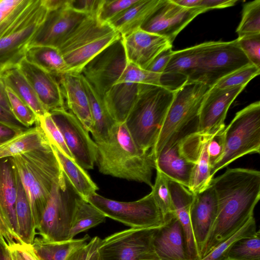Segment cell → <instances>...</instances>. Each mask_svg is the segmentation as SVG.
Wrapping results in <instances>:
<instances>
[{
	"instance_id": "obj_1",
	"label": "cell",
	"mask_w": 260,
	"mask_h": 260,
	"mask_svg": "<svg viewBox=\"0 0 260 260\" xmlns=\"http://www.w3.org/2000/svg\"><path fill=\"white\" fill-rule=\"evenodd\" d=\"M217 199L215 219L200 253V259L254 216L260 199V172L230 168L211 181Z\"/></svg>"
},
{
	"instance_id": "obj_2",
	"label": "cell",
	"mask_w": 260,
	"mask_h": 260,
	"mask_svg": "<svg viewBox=\"0 0 260 260\" xmlns=\"http://www.w3.org/2000/svg\"><path fill=\"white\" fill-rule=\"evenodd\" d=\"M95 143L101 173L143 183L152 188L154 158L150 150H143L137 145L124 122L116 123L106 140Z\"/></svg>"
},
{
	"instance_id": "obj_3",
	"label": "cell",
	"mask_w": 260,
	"mask_h": 260,
	"mask_svg": "<svg viewBox=\"0 0 260 260\" xmlns=\"http://www.w3.org/2000/svg\"><path fill=\"white\" fill-rule=\"evenodd\" d=\"M8 158L24 188L37 229L53 184L62 171L61 166L50 143Z\"/></svg>"
},
{
	"instance_id": "obj_4",
	"label": "cell",
	"mask_w": 260,
	"mask_h": 260,
	"mask_svg": "<svg viewBox=\"0 0 260 260\" xmlns=\"http://www.w3.org/2000/svg\"><path fill=\"white\" fill-rule=\"evenodd\" d=\"M174 93L162 86L139 84L137 98L124 123L140 149L150 151L155 145Z\"/></svg>"
},
{
	"instance_id": "obj_5",
	"label": "cell",
	"mask_w": 260,
	"mask_h": 260,
	"mask_svg": "<svg viewBox=\"0 0 260 260\" xmlns=\"http://www.w3.org/2000/svg\"><path fill=\"white\" fill-rule=\"evenodd\" d=\"M122 37L110 24L87 16L58 47L69 73L80 74L84 67L105 48Z\"/></svg>"
},
{
	"instance_id": "obj_6",
	"label": "cell",
	"mask_w": 260,
	"mask_h": 260,
	"mask_svg": "<svg viewBox=\"0 0 260 260\" xmlns=\"http://www.w3.org/2000/svg\"><path fill=\"white\" fill-rule=\"evenodd\" d=\"M82 199L61 171L53 184L37 227L42 237L51 242L69 240L76 210Z\"/></svg>"
},
{
	"instance_id": "obj_7",
	"label": "cell",
	"mask_w": 260,
	"mask_h": 260,
	"mask_svg": "<svg viewBox=\"0 0 260 260\" xmlns=\"http://www.w3.org/2000/svg\"><path fill=\"white\" fill-rule=\"evenodd\" d=\"M211 87L198 82L186 81L175 91L173 101L150 151L154 158L166 146L187 134L188 126L198 121L202 102Z\"/></svg>"
},
{
	"instance_id": "obj_8",
	"label": "cell",
	"mask_w": 260,
	"mask_h": 260,
	"mask_svg": "<svg viewBox=\"0 0 260 260\" xmlns=\"http://www.w3.org/2000/svg\"><path fill=\"white\" fill-rule=\"evenodd\" d=\"M260 102L238 111L224 128V150L220 160L211 169V175L246 154L259 153Z\"/></svg>"
},
{
	"instance_id": "obj_9",
	"label": "cell",
	"mask_w": 260,
	"mask_h": 260,
	"mask_svg": "<svg viewBox=\"0 0 260 260\" xmlns=\"http://www.w3.org/2000/svg\"><path fill=\"white\" fill-rule=\"evenodd\" d=\"M87 202L106 217L134 229H155L163 226L166 219L150 192L142 198L132 202H121L106 198L97 193Z\"/></svg>"
},
{
	"instance_id": "obj_10",
	"label": "cell",
	"mask_w": 260,
	"mask_h": 260,
	"mask_svg": "<svg viewBox=\"0 0 260 260\" xmlns=\"http://www.w3.org/2000/svg\"><path fill=\"white\" fill-rule=\"evenodd\" d=\"M250 64L237 39L212 41L187 81L201 82L211 87L225 76Z\"/></svg>"
},
{
	"instance_id": "obj_11",
	"label": "cell",
	"mask_w": 260,
	"mask_h": 260,
	"mask_svg": "<svg viewBox=\"0 0 260 260\" xmlns=\"http://www.w3.org/2000/svg\"><path fill=\"white\" fill-rule=\"evenodd\" d=\"M156 229L131 228L101 240L100 260H159L153 242Z\"/></svg>"
},
{
	"instance_id": "obj_12",
	"label": "cell",
	"mask_w": 260,
	"mask_h": 260,
	"mask_svg": "<svg viewBox=\"0 0 260 260\" xmlns=\"http://www.w3.org/2000/svg\"><path fill=\"white\" fill-rule=\"evenodd\" d=\"M48 10L39 0L32 10L0 38V74L18 68Z\"/></svg>"
},
{
	"instance_id": "obj_13",
	"label": "cell",
	"mask_w": 260,
	"mask_h": 260,
	"mask_svg": "<svg viewBox=\"0 0 260 260\" xmlns=\"http://www.w3.org/2000/svg\"><path fill=\"white\" fill-rule=\"evenodd\" d=\"M129 63L121 37L90 60L80 74L103 98L114 85L121 83Z\"/></svg>"
},
{
	"instance_id": "obj_14",
	"label": "cell",
	"mask_w": 260,
	"mask_h": 260,
	"mask_svg": "<svg viewBox=\"0 0 260 260\" xmlns=\"http://www.w3.org/2000/svg\"><path fill=\"white\" fill-rule=\"evenodd\" d=\"M61 132L75 161L84 170L92 169L96 162L98 148L89 132L66 108L49 112Z\"/></svg>"
},
{
	"instance_id": "obj_15",
	"label": "cell",
	"mask_w": 260,
	"mask_h": 260,
	"mask_svg": "<svg viewBox=\"0 0 260 260\" xmlns=\"http://www.w3.org/2000/svg\"><path fill=\"white\" fill-rule=\"evenodd\" d=\"M207 11L184 7L173 0H159L141 29L163 37L172 44L179 32L194 18Z\"/></svg>"
},
{
	"instance_id": "obj_16",
	"label": "cell",
	"mask_w": 260,
	"mask_h": 260,
	"mask_svg": "<svg viewBox=\"0 0 260 260\" xmlns=\"http://www.w3.org/2000/svg\"><path fill=\"white\" fill-rule=\"evenodd\" d=\"M245 87L220 89L211 87L201 106L195 132L200 135L212 136L224 128L228 111Z\"/></svg>"
},
{
	"instance_id": "obj_17",
	"label": "cell",
	"mask_w": 260,
	"mask_h": 260,
	"mask_svg": "<svg viewBox=\"0 0 260 260\" xmlns=\"http://www.w3.org/2000/svg\"><path fill=\"white\" fill-rule=\"evenodd\" d=\"M16 199L14 169L9 158L0 159V236L8 245L21 243L15 211Z\"/></svg>"
},
{
	"instance_id": "obj_18",
	"label": "cell",
	"mask_w": 260,
	"mask_h": 260,
	"mask_svg": "<svg viewBox=\"0 0 260 260\" xmlns=\"http://www.w3.org/2000/svg\"><path fill=\"white\" fill-rule=\"evenodd\" d=\"M87 16L69 8L48 11L45 20L33 36L28 48L47 46L57 48L66 37Z\"/></svg>"
},
{
	"instance_id": "obj_19",
	"label": "cell",
	"mask_w": 260,
	"mask_h": 260,
	"mask_svg": "<svg viewBox=\"0 0 260 260\" xmlns=\"http://www.w3.org/2000/svg\"><path fill=\"white\" fill-rule=\"evenodd\" d=\"M128 61L145 70L154 58L172 44L165 38L139 29L122 37Z\"/></svg>"
},
{
	"instance_id": "obj_20",
	"label": "cell",
	"mask_w": 260,
	"mask_h": 260,
	"mask_svg": "<svg viewBox=\"0 0 260 260\" xmlns=\"http://www.w3.org/2000/svg\"><path fill=\"white\" fill-rule=\"evenodd\" d=\"M18 68L48 112L66 108L57 78L25 59L19 63Z\"/></svg>"
},
{
	"instance_id": "obj_21",
	"label": "cell",
	"mask_w": 260,
	"mask_h": 260,
	"mask_svg": "<svg viewBox=\"0 0 260 260\" xmlns=\"http://www.w3.org/2000/svg\"><path fill=\"white\" fill-rule=\"evenodd\" d=\"M216 211V196L211 184L205 189L193 194L190 215L200 259L201 249L213 224Z\"/></svg>"
},
{
	"instance_id": "obj_22",
	"label": "cell",
	"mask_w": 260,
	"mask_h": 260,
	"mask_svg": "<svg viewBox=\"0 0 260 260\" xmlns=\"http://www.w3.org/2000/svg\"><path fill=\"white\" fill-rule=\"evenodd\" d=\"M66 108L90 132L92 120L87 94L80 74L67 73L58 79Z\"/></svg>"
},
{
	"instance_id": "obj_23",
	"label": "cell",
	"mask_w": 260,
	"mask_h": 260,
	"mask_svg": "<svg viewBox=\"0 0 260 260\" xmlns=\"http://www.w3.org/2000/svg\"><path fill=\"white\" fill-rule=\"evenodd\" d=\"M174 213L182 228L185 249L188 260H199L200 257L194 239L190 220L192 193L183 185L168 179Z\"/></svg>"
},
{
	"instance_id": "obj_24",
	"label": "cell",
	"mask_w": 260,
	"mask_h": 260,
	"mask_svg": "<svg viewBox=\"0 0 260 260\" xmlns=\"http://www.w3.org/2000/svg\"><path fill=\"white\" fill-rule=\"evenodd\" d=\"M153 242L159 260H188L182 228L175 215L155 230Z\"/></svg>"
},
{
	"instance_id": "obj_25",
	"label": "cell",
	"mask_w": 260,
	"mask_h": 260,
	"mask_svg": "<svg viewBox=\"0 0 260 260\" xmlns=\"http://www.w3.org/2000/svg\"><path fill=\"white\" fill-rule=\"evenodd\" d=\"M180 139L164 147L154 157L155 169L167 179L188 189L194 164L182 153L179 147Z\"/></svg>"
},
{
	"instance_id": "obj_26",
	"label": "cell",
	"mask_w": 260,
	"mask_h": 260,
	"mask_svg": "<svg viewBox=\"0 0 260 260\" xmlns=\"http://www.w3.org/2000/svg\"><path fill=\"white\" fill-rule=\"evenodd\" d=\"M139 84L120 83L114 85L104 96L105 106L113 119L124 123L137 98Z\"/></svg>"
},
{
	"instance_id": "obj_27",
	"label": "cell",
	"mask_w": 260,
	"mask_h": 260,
	"mask_svg": "<svg viewBox=\"0 0 260 260\" xmlns=\"http://www.w3.org/2000/svg\"><path fill=\"white\" fill-rule=\"evenodd\" d=\"M89 100L92 126L90 133L95 142L106 140L117 123L109 114L103 99L80 74Z\"/></svg>"
},
{
	"instance_id": "obj_28",
	"label": "cell",
	"mask_w": 260,
	"mask_h": 260,
	"mask_svg": "<svg viewBox=\"0 0 260 260\" xmlns=\"http://www.w3.org/2000/svg\"><path fill=\"white\" fill-rule=\"evenodd\" d=\"M49 139L39 122L0 145V159L49 145Z\"/></svg>"
},
{
	"instance_id": "obj_29",
	"label": "cell",
	"mask_w": 260,
	"mask_h": 260,
	"mask_svg": "<svg viewBox=\"0 0 260 260\" xmlns=\"http://www.w3.org/2000/svg\"><path fill=\"white\" fill-rule=\"evenodd\" d=\"M159 0H138L108 23L122 37L140 29L152 13Z\"/></svg>"
},
{
	"instance_id": "obj_30",
	"label": "cell",
	"mask_w": 260,
	"mask_h": 260,
	"mask_svg": "<svg viewBox=\"0 0 260 260\" xmlns=\"http://www.w3.org/2000/svg\"><path fill=\"white\" fill-rule=\"evenodd\" d=\"M50 144L62 171L78 193L87 202V199L98 190L96 184L85 170L74 159L66 156L51 143Z\"/></svg>"
},
{
	"instance_id": "obj_31",
	"label": "cell",
	"mask_w": 260,
	"mask_h": 260,
	"mask_svg": "<svg viewBox=\"0 0 260 260\" xmlns=\"http://www.w3.org/2000/svg\"><path fill=\"white\" fill-rule=\"evenodd\" d=\"M24 59L57 79L69 73L65 60L57 48L47 46L29 47Z\"/></svg>"
},
{
	"instance_id": "obj_32",
	"label": "cell",
	"mask_w": 260,
	"mask_h": 260,
	"mask_svg": "<svg viewBox=\"0 0 260 260\" xmlns=\"http://www.w3.org/2000/svg\"><path fill=\"white\" fill-rule=\"evenodd\" d=\"M15 172L16 199L15 211L20 242L31 245L36 234V225L24 188Z\"/></svg>"
},
{
	"instance_id": "obj_33",
	"label": "cell",
	"mask_w": 260,
	"mask_h": 260,
	"mask_svg": "<svg viewBox=\"0 0 260 260\" xmlns=\"http://www.w3.org/2000/svg\"><path fill=\"white\" fill-rule=\"evenodd\" d=\"M212 41L173 52L163 73L181 75L188 79L196 69L199 61Z\"/></svg>"
},
{
	"instance_id": "obj_34",
	"label": "cell",
	"mask_w": 260,
	"mask_h": 260,
	"mask_svg": "<svg viewBox=\"0 0 260 260\" xmlns=\"http://www.w3.org/2000/svg\"><path fill=\"white\" fill-rule=\"evenodd\" d=\"M6 86L9 87L34 112L38 118L48 112L41 104L32 86L18 68L2 74Z\"/></svg>"
},
{
	"instance_id": "obj_35",
	"label": "cell",
	"mask_w": 260,
	"mask_h": 260,
	"mask_svg": "<svg viewBox=\"0 0 260 260\" xmlns=\"http://www.w3.org/2000/svg\"><path fill=\"white\" fill-rule=\"evenodd\" d=\"M89 236L71 239L60 242H51L42 237L35 238L31 245L37 256L42 260H66L75 250L86 244Z\"/></svg>"
},
{
	"instance_id": "obj_36",
	"label": "cell",
	"mask_w": 260,
	"mask_h": 260,
	"mask_svg": "<svg viewBox=\"0 0 260 260\" xmlns=\"http://www.w3.org/2000/svg\"><path fill=\"white\" fill-rule=\"evenodd\" d=\"M35 0H0V38L30 10Z\"/></svg>"
},
{
	"instance_id": "obj_37",
	"label": "cell",
	"mask_w": 260,
	"mask_h": 260,
	"mask_svg": "<svg viewBox=\"0 0 260 260\" xmlns=\"http://www.w3.org/2000/svg\"><path fill=\"white\" fill-rule=\"evenodd\" d=\"M106 216L96 208L82 199L76 210L69 239L78 234L104 222Z\"/></svg>"
},
{
	"instance_id": "obj_38",
	"label": "cell",
	"mask_w": 260,
	"mask_h": 260,
	"mask_svg": "<svg viewBox=\"0 0 260 260\" xmlns=\"http://www.w3.org/2000/svg\"><path fill=\"white\" fill-rule=\"evenodd\" d=\"M212 136L208 137L204 142L197 160L194 164L188 188L193 194L207 188L213 178L211 175V167L207 150L208 143Z\"/></svg>"
},
{
	"instance_id": "obj_39",
	"label": "cell",
	"mask_w": 260,
	"mask_h": 260,
	"mask_svg": "<svg viewBox=\"0 0 260 260\" xmlns=\"http://www.w3.org/2000/svg\"><path fill=\"white\" fill-rule=\"evenodd\" d=\"M226 260H260V232L237 241L230 249Z\"/></svg>"
},
{
	"instance_id": "obj_40",
	"label": "cell",
	"mask_w": 260,
	"mask_h": 260,
	"mask_svg": "<svg viewBox=\"0 0 260 260\" xmlns=\"http://www.w3.org/2000/svg\"><path fill=\"white\" fill-rule=\"evenodd\" d=\"M256 231L255 219L253 216L236 233L199 260H226L229 251L234 243L242 238L253 235Z\"/></svg>"
},
{
	"instance_id": "obj_41",
	"label": "cell",
	"mask_w": 260,
	"mask_h": 260,
	"mask_svg": "<svg viewBox=\"0 0 260 260\" xmlns=\"http://www.w3.org/2000/svg\"><path fill=\"white\" fill-rule=\"evenodd\" d=\"M236 32L238 37L260 34V0L245 4Z\"/></svg>"
},
{
	"instance_id": "obj_42",
	"label": "cell",
	"mask_w": 260,
	"mask_h": 260,
	"mask_svg": "<svg viewBox=\"0 0 260 260\" xmlns=\"http://www.w3.org/2000/svg\"><path fill=\"white\" fill-rule=\"evenodd\" d=\"M151 188V192L153 198L164 217L167 220L174 215V209L168 179L159 171H156L155 182Z\"/></svg>"
},
{
	"instance_id": "obj_43",
	"label": "cell",
	"mask_w": 260,
	"mask_h": 260,
	"mask_svg": "<svg viewBox=\"0 0 260 260\" xmlns=\"http://www.w3.org/2000/svg\"><path fill=\"white\" fill-rule=\"evenodd\" d=\"M259 73L260 68L250 64L222 78L213 86L220 89L246 86L250 80L259 75Z\"/></svg>"
},
{
	"instance_id": "obj_44",
	"label": "cell",
	"mask_w": 260,
	"mask_h": 260,
	"mask_svg": "<svg viewBox=\"0 0 260 260\" xmlns=\"http://www.w3.org/2000/svg\"><path fill=\"white\" fill-rule=\"evenodd\" d=\"M12 114L24 126L29 128L38 122V117L32 109L9 87L6 86Z\"/></svg>"
},
{
	"instance_id": "obj_45",
	"label": "cell",
	"mask_w": 260,
	"mask_h": 260,
	"mask_svg": "<svg viewBox=\"0 0 260 260\" xmlns=\"http://www.w3.org/2000/svg\"><path fill=\"white\" fill-rule=\"evenodd\" d=\"M38 122L46 133L50 143L66 156L74 159L61 132L53 120L50 113L47 112L44 116L38 118Z\"/></svg>"
},
{
	"instance_id": "obj_46",
	"label": "cell",
	"mask_w": 260,
	"mask_h": 260,
	"mask_svg": "<svg viewBox=\"0 0 260 260\" xmlns=\"http://www.w3.org/2000/svg\"><path fill=\"white\" fill-rule=\"evenodd\" d=\"M138 0H102L96 15L102 23L111 20L135 4Z\"/></svg>"
},
{
	"instance_id": "obj_47",
	"label": "cell",
	"mask_w": 260,
	"mask_h": 260,
	"mask_svg": "<svg viewBox=\"0 0 260 260\" xmlns=\"http://www.w3.org/2000/svg\"><path fill=\"white\" fill-rule=\"evenodd\" d=\"M237 40L251 63L260 68V34L238 37Z\"/></svg>"
},
{
	"instance_id": "obj_48",
	"label": "cell",
	"mask_w": 260,
	"mask_h": 260,
	"mask_svg": "<svg viewBox=\"0 0 260 260\" xmlns=\"http://www.w3.org/2000/svg\"><path fill=\"white\" fill-rule=\"evenodd\" d=\"M186 8H201L207 10L222 9L234 6L238 0H173Z\"/></svg>"
},
{
	"instance_id": "obj_49",
	"label": "cell",
	"mask_w": 260,
	"mask_h": 260,
	"mask_svg": "<svg viewBox=\"0 0 260 260\" xmlns=\"http://www.w3.org/2000/svg\"><path fill=\"white\" fill-rule=\"evenodd\" d=\"M224 128L214 134L208 143L207 150L211 169L220 160L223 155L224 150Z\"/></svg>"
},
{
	"instance_id": "obj_50",
	"label": "cell",
	"mask_w": 260,
	"mask_h": 260,
	"mask_svg": "<svg viewBox=\"0 0 260 260\" xmlns=\"http://www.w3.org/2000/svg\"><path fill=\"white\" fill-rule=\"evenodd\" d=\"M102 0H69L68 8L87 16H95Z\"/></svg>"
},
{
	"instance_id": "obj_51",
	"label": "cell",
	"mask_w": 260,
	"mask_h": 260,
	"mask_svg": "<svg viewBox=\"0 0 260 260\" xmlns=\"http://www.w3.org/2000/svg\"><path fill=\"white\" fill-rule=\"evenodd\" d=\"M9 246L13 260H42L36 254L31 245L14 242Z\"/></svg>"
},
{
	"instance_id": "obj_52",
	"label": "cell",
	"mask_w": 260,
	"mask_h": 260,
	"mask_svg": "<svg viewBox=\"0 0 260 260\" xmlns=\"http://www.w3.org/2000/svg\"><path fill=\"white\" fill-rule=\"evenodd\" d=\"M100 240L98 237H93L87 243L73 251L66 260H88L98 247Z\"/></svg>"
},
{
	"instance_id": "obj_53",
	"label": "cell",
	"mask_w": 260,
	"mask_h": 260,
	"mask_svg": "<svg viewBox=\"0 0 260 260\" xmlns=\"http://www.w3.org/2000/svg\"><path fill=\"white\" fill-rule=\"evenodd\" d=\"M172 46L159 53L145 69L150 72L162 74L173 54Z\"/></svg>"
},
{
	"instance_id": "obj_54",
	"label": "cell",
	"mask_w": 260,
	"mask_h": 260,
	"mask_svg": "<svg viewBox=\"0 0 260 260\" xmlns=\"http://www.w3.org/2000/svg\"><path fill=\"white\" fill-rule=\"evenodd\" d=\"M0 123L10 127L25 131L28 128L22 124L14 115L0 105Z\"/></svg>"
},
{
	"instance_id": "obj_55",
	"label": "cell",
	"mask_w": 260,
	"mask_h": 260,
	"mask_svg": "<svg viewBox=\"0 0 260 260\" xmlns=\"http://www.w3.org/2000/svg\"><path fill=\"white\" fill-rule=\"evenodd\" d=\"M24 131L16 129L0 123V145Z\"/></svg>"
},
{
	"instance_id": "obj_56",
	"label": "cell",
	"mask_w": 260,
	"mask_h": 260,
	"mask_svg": "<svg viewBox=\"0 0 260 260\" xmlns=\"http://www.w3.org/2000/svg\"><path fill=\"white\" fill-rule=\"evenodd\" d=\"M48 11L68 8L69 0H42Z\"/></svg>"
},
{
	"instance_id": "obj_57",
	"label": "cell",
	"mask_w": 260,
	"mask_h": 260,
	"mask_svg": "<svg viewBox=\"0 0 260 260\" xmlns=\"http://www.w3.org/2000/svg\"><path fill=\"white\" fill-rule=\"evenodd\" d=\"M0 105L5 109L12 113L6 91V85L4 82L2 74H0Z\"/></svg>"
},
{
	"instance_id": "obj_58",
	"label": "cell",
	"mask_w": 260,
	"mask_h": 260,
	"mask_svg": "<svg viewBox=\"0 0 260 260\" xmlns=\"http://www.w3.org/2000/svg\"><path fill=\"white\" fill-rule=\"evenodd\" d=\"M0 260H13L9 245L0 236Z\"/></svg>"
},
{
	"instance_id": "obj_59",
	"label": "cell",
	"mask_w": 260,
	"mask_h": 260,
	"mask_svg": "<svg viewBox=\"0 0 260 260\" xmlns=\"http://www.w3.org/2000/svg\"><path fill=\"white\" fill-rule=\"evenodd\" d=\"M98 247L93 251L88 260H100Z\"/></svg>"
}]
</instances>
